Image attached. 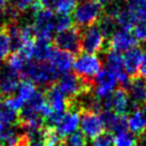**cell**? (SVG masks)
<instances>
[{"label":"cell","mask_w":146,"mask_h":146,"mask_svg":"<svg viewBox=\"0 0 146 146\" xmlns=\"http://www.w3.org/2000/svg\"><path fill=\"white\" fill-rule=\"evenodd\" d=\"M96 26L98 27L99 31L102 32V34L104 35L105 38H110L112 36V34L116 31L117 24H116V21H115L113 17L104 14L97 21Z\"/></svg>","instance_id":"cell-23"},{"label":"cell","mask_w":146,"mask_h":146,"mask_svg":"<svg viewBox=\"0 0 146 146\" xmlns=\"http://www.w3.org/2000/svg\"><path fill=\"white\" fill-rule=\"evenodd\" d=\"M139 76L146 80V52L145 51H144V56H143L141 65L139 67Z\"/></svg>","instance_id":"cell-36"},{"label":"cell","mask_w":146,"mask_h":146,"mask_svg":"<svg viewBox=\"0 0 146 146\" xmlns=\"http://www.w3.org/2000/svg\"><path fill=\"white\" fill-rule=\"evenodd\" d=\"M15 146H29V141H28V138H27V134L25 133L24 135L19 139V141L16 143Z\"/></svg>","instance_id":"cell-37"},{"label":"cell","mask_w":146,"mask_h":146,"mask_svg":"<svg viewBox=\"0 0 146 146\" xmlns=\"http://www.w3.org/2000/svg\"><path fill=\"white\" fill-rule=\"evenodd\" d=\"M34 0H12V5L16 9L19 13L26 11L27 9L30 8V5Z\"/></svg>","instance_id":"cell-34"},{"label":"cell","mask_w":146,"mask_h":146,"mask_svg":"<svg viewBox=\"0 0 146 146\" xmlns=\"http://www.w3.org/2000/svg\"><path fill=\"white\" fill-rule=\"evenodd\" d=\"M21 82V74L8 65H0V97L3 100L12 97Z\"/></svg>","instance_id":"cell-8"},{"label":"cell","mask_w":146,"mask_h":146,"mask_svg":"<svg viewBox=\"0 0 146 146\" xmlns=\"http://www.w3.org/2000/svg\"><path fill=\"white\" fill-rule=\"evenodd\" d=\"M2 106H3V99L0 97V108H1Z\"/></svg>","instance_id":"cell-40"},{"label":"cell","mask_w":146,"mask_h":146,"mask_svg":"<svg viewBox=\"0 0 146 146\" xmlns=\"http://www.w3.org/2000/svg\"><path fill=\"white\" fill-rule=\"evenodd\" d=\"M58 86L65 96L66 100L70 102L83 94L91 92L93 85L83 81L75 74L67 73L60 78Z\"/></svg>","instance_id":"cell-4"},{"label":"cell","mask_w":146,"mask_h":146,"mask_svg":"<svg viewBox=\"0 0 146 146\" xmlns=\"http://www.w3.org/2000/svg\"><path fill=\"white\" fill-rule=\"evenodd\" d=\"M73 67L75 75L89 84L94 85V80L102 70V61L96 54L81 53L74 60Z\"/></svg>","instance_id":"cell-2"},{"label":"cell","mask_w":146,"mask_h":146,"mask_svg":"<svg viewBox=\"0 0 146 146\" xmlns=\"http://www.w3.org/2000/svg\"><path fill=\"white\" fill-rule=\"evenodd\" d=\"M52 44L49 40L44 38H36L34 43V52L33 57L37 62H46L49 60L50 54L52 52Z\"/></svg>","instance_id":"cell-20"},{"label":"cell","mask_w":146,"mask_h":146,"mask_svg":"<svg viewBox=\"0 0 146 146\" xmlns=\"http://www.w3.org/2000/svg\"><path fill=\"white\" fill-rule=\"evenodd\" d=\"M17 123V112L4 105L0 108V125H13Z\"/></svg>","instance_id":"cell-27"},{"label":"cell","mask_w":146,"mask_h":146,"mask_svg":"<svg viewBox=\"0 0 146 146\" xmlns=\"http://www.w3.org/2000/svg\"><path fill=\"white\" fill-rule=\"evenodd\" d=\"M41 2L42 7L46 10H49V11H52V10H56L58 7V3L60 0H38Z\"/></svg>","instance_id":"cell-35"},{"label":"cell","mask_w":146,"mask_h":146,"mask_svg":"<svg viewBox=\"0 0 146 146\" xmlns=\"http://www.w3.org/2000/svg\"><path fill=\"white\" fill-rule=\"evenodd\" d=\"M56 16L52 11L42 9L41 11L33 14L32 28L36 38H44L51 41L52 32L54 31Z\"/></svg>","instance_id":"cell-6"},{"label":"cell","mask_w":146,"mask_h":146,"mask_svg":"<svg viewBox=\"0 0 146 146\" xmlns=\"http://www.w3.org/2000/svg\"><path fill=\"white\" fill-rule=\"evenodd\" d=\"M105 37L96 25L81 30V50L85 53L95 54L105 48Z\"/></svg>","instance_id":"cell-9"},{"label":"cell","mask_w":146,"mask_h":146,"mask_svg":"<svg viewBox=\"0 0 146 146\" xmlns=\"http://www.w3.org/2000/svg\"><path fill=\"white\" fill-rule=\"evenodd\" d=\"M114 19L116 21L117 26H119L122 30H126V31H131L134 27V24H135L129 12L127 11V9L124 8L119 11V13L115 16Z\"/></svg>","instance_id":"cell-24"},{"label":"cell","mask_w":146,"mask_h":146,"mask_svg":"<svg viewBox=\"0 0 146 146\" xmlns=\"http://www.w3.org/2000/svg\"><path fill=\"white\" fill-rule=\"evenodd\" d=\"M4 104H5V106H7L8 108H10L11 110L17 112V111H19V110L23 108L24 100H23L19 96H18V97H17V96H12V97L7 98V99L4 100Z\"/></svg>","instance_id":"cell-32"},{"label":"cell","mask_w":146,"mask_h":146,"mask_svg":"<svg viewBox=\"0 0 146 146\" xmlns=\"http://www.w3.org/2000/svg\"><path fill=\"white\" fill-rule=\"evenodd\" d=\"M94 84H95L94 95L98 99H105L109 97L110 95H112L114 92V89L117 84L116 76L108 69H102L95 78Z\"/></svg>","instance_id":"cell-12"},{"label":"cell","mask_w":146,"mask_h":146,"mask_svg":"<svg viewBox=\"0 0 146 146\" xmlns=\"http://www.w3.org/2000/svg\"><path fill=\"white\" fill-rule=\"evenodd\" d=\"M48 62L52 65L60 76H63L70 70L74 63V56L59 49H52Z\"/></svg>","instance_id":"cell-17"},{"label":"cell","mask_w":146,"mask_h":146,"mask_svg":"<svg viewBox=\"0 0 146 146\" xmlns=\"http://www.w3.org/2000/svg\"><path fill=\"white\" fill-rule=\"evenodd\" d=\"M80 114L81 112L76 110H68L65 112L61 121L54 127L56 132L61 140L77 131L80 124Z\"/></svg>","instance_id":"cell-14"},{"label":"cell","mask_w":146,"mask_h":146,"mask_svg":"<svg viewBox=\"0 0 146 146\" xmlns=\"http://www.w3.org/2000/svg\"><path fill=\"white\" fill-rule=\"evenodd\" d=\"M0 146H3V145H1V144H0Z\"/></svg>","instance_id":"cell-42"},{"label":"cell","mask_w":146,"mask_h":146,"mask_svg":"<svg viewBox=\"0 0 146 146\" xmlns=\"http://www.w3.org/2000/svg\"><path fill=\"white\" fill-rule=\"evenodd\" d=\"M95 1H97L98 3H100V4L102 3L107 4V3H109V2H111V0H95Z\"/></svg>","instance_id":"cell-39"},{"label":"cell","mask_w":146,"mask_h":146,"mask_svg":"<svg viewBox=\"0 0 146 146\" xmlns=\"http://www.w3.org/2000/svg\"><path fill=\"white\" fill-rule=\"evenodd\" d=\"M128 129L135 135H142L146 131V106L131 111L129 117L127 118Z\"/></svg>","instance_id":"cell-19"},{"label":"cell","mask_w":146,"mask_h":146,"mask_svg":"<svg viewBox=\"0 0 146 146\" xmlns=\"http://www.w3.org/2000/svg\"><path fill=\"white\" fill-rule=\"evenodd\" d=\"M7 65L16 72H21L25 66V60L18 53H11L7 59Z\"/></svg>","instance_id":"cell-30"},{"label":"cell","mask_w":146,"mask_h":146,"mask_svg":"<svg viewBox=\"0 0 146 146\" xmlns=\"http://www.w3.org/2000/svg\"><path fill=\"white\" fill-rule=\"evenodd\" d=\"M80 127H81V133L90 140H94L105 131V125L102 123L100 115L88 111L81 112Z\"/></svg>","instance_id":"cell-10"},{"label":"cell","mask_w":146,"mask_h":146,"mask_svg":"<svg viewBox=\"0 0 146 146\" xmlns=\"http://www.w3.org/2000/svg\"><path fill=\"white\" fill-rule=\"evenodd\" d=\"M99 115L105 125V129H108L110 132H114L117 134L121 132H125L128 129V123H127L126 116L117 115L111 110L102 111Z\"/></svg>","instance_id":"cell-15"},{"label":"cell","mask_w":146,"mask_h":146,"mask_svg":"<svg viewBox=\"0 0 146 146\" xmlns=\"http://www.w3.org/2000/svg\"><path fill=\"white\" fill-rule=\"evenodd\" d=\"M113 137L110 132H104L97 138L92 140V146H112Z\"/></svg>","instance_id":"cell-31"},{"label":"cell","mask_w":146,"mask_h":146,"mask_svg":"<svg viewBox=\"0 0 146 146\" xmlns=\"http://www.w3.org/2000/svg\"><path fill=\"white\" fill-rule=\"evenodd\" d=\"M102 107L104 110H111L117 115L123 116H126V114L130 112L131 109H133L127 91L122 88L115 90L112 95L105 98L102 100Z\"/></svg>","instance_id":"cell-7"},{"label":"cell","mask_w":146,"mask_h":146,"mask_svg":"<svg viewBox=\"0 0 146 146\" xmlns=\"http://www.w3.org/2000/svg\"><path fill=\"white\" fill-rule=\"evenodd\" d=\"M77 1V0H76ZM78 1H80V2H82V1H85V0H78Z\"/></svg>","instance_id":"cell-41"},{"label":"cell","mask_w":146,"mask_h":146,"mask_svg":"<svg viewBox=\"0 0 146 146\" xmlns=\"http://www.w3.org/2000/svg\"><path fill=\"white\" fill-rule=\"evenodd\" d=\"M19 97L25 102H28L30 98L32 97L33 95L36 92V86L33 83L32 81L30 80H27V79H23L19 84Z\"/></svg>","instance_id":"cell-26"},{"label":"cell","mask_w":146,"mask_h":146,"mask_svg":"<svg viewBox=\"0 0 146 146\" xmlns=\"http://www.w3.org/2000/svg\"><path fill=\"white\" fill-rule=\"evenodd\" d=\"M104 13L102 4L95 0H85L76 5L74 11V21L78 27L86 28L95 25Z\"/></svg>","instance_id":"cell-3"},{"label":"cell","mask_w":146,"mask_h":146,"mask_svg":"<svg viewBox=\"0 0 146 146\" xmlns=\"http://www.w3.org/2000/svg\"><path fill=\"white\" fill-rule=\"evenodd\" d=\"M44 93L45 96H46V100H47L48 105L50 106V108L52 109L53 112L64 114L67 111L66 98L62 94L59 86L56 83L48 86V88H46Z\"/></svg>","instance_id":"cell-16"},{"label":"cell","mask_w":146,"mask_h":146,"mask_svg":"<svg viewBox=\"0 0 146 146\" xmlns=\"http://www.w3.org/2000/svg\"><path fill=\"white\" fill-rule=\"evenodd\" d=\"M135 24L146 21V0H131L127 7Z\"/></svg>","instance_id":"cell-22"},{"label":"cell","mask_w":146,"mask_h":146,"mask_svg":"<svg viewBox=\"0 0 146 146\" xmlns=\"http://www.w3.org/2000/svg\"><path fill=\"white\" fill-rule=\"evenodd\" d=\"M105 64L106 69L113 73L115 76L119 72L124 70L123 68V56L117 51L106 49L105 51Z\"/></svg>","instance_id":"cell-21"},{"label":"cell","mask_w":146,"mask_h":146,"mask_svg":"<svg viewBox=\"0 0 146 146\" xmlns=\"http://www.w3.org/2000/svg\"><path fill=\"white\" fill-rule=\"evenodd\" d=\"M143 56H144L143 49L138 46L130 49L129 51L125 52V54L123 56V68L130 77L137 76Z\"/></svg>","instance_id":"cell-18"},{"label":"cell","mask_w":146,"mask_h":146,"mask_svg":"<svg viewBox=\"0 0 146 146\" xmlns=\"http://www.w3.org/2000/svg\"><path fill=\"white\" fill-rule=\"evenodd\" d=\"M133 35L138 41L146 43V21L138 23L133 27Z\"/></svg>","instance_id":"cell-33"},{"label":"cell","mask_w":146,"mask_h":146,"mask_svg":"<svg viewBox=\"0 0 146 146\" xmlns=\"http://www.w3.org/2000/svg\"><path fill=\"white\" fill-rule=\"evenodd\" d=\"M52 44L56 48L70 54H77L81 51V30L77 27L58 33Z\"/></svg>","instance_id":"cell-5"},{"label":"cell","mask_w":146,"mask_h":146,"mask_svg":"<svg viewBox=\"0 0 146 146\" xmlns=\"http://www.w3.org/2000/svg\"><path fill=\"white\" fill-rule=\"evenodd\" d=\"M113 146H138V140L131 132L125 131L115 134L113 138Z\"/></svg>","instance_id":"cell-25"},{"label":"cell","mask_w":146,"mask_h":146,"mask_svg":"<svg viewBox=\"0 0 146 146\" xmlns=\"http://www.w3.org/2000/svg\"><path fill=\"white\" fill-rule=\"evenodd\" d=\"M129 95L133 109L142 108L146 105V80L140 76L130 78L128 88L126 89Z\"/></svg>","instance_id":"cell-13"},{"label":"cell","mask_w":146,"mask_h":146,"mask_svg":"<svg viewBox=\"0 0 146 146\" xmlns=\"http://www.w3.org/2000/svg\"><path fill=\"white\" fill-rule=\"evenodd\" d=\"M76 9V0H60L56 11L59 15H69Z\"/></svg>","instance_id":"cell-29"},{"label":"cell","mask_w":146,"mask_h":146,"mask_svg":"<svg viewBox=\"0 0 146 146\" xmlns=\"http://www.w3.org/2000/svg\"><path fill=\"white\" fill-rule=\"evenodd\" d=\"M74 27V19L70 17V15H59L56 17L54 21V30L58 33L66 31L68 29Z\"/></svg>","instance_id":"cell-28"},{"label":"cell","mask_w":146,"mask_h":146,"mask_svg":"<svg viewBox=\"0 0 146 146\" xmlns=\"http://www.w3.org/2000/svg\"><path fill=\"white\" fill-rule=\"evenodd\" d=\"M23 77L36 84L45 85L46 88H48L54 84L60 75L48 61H29L21 70V78Z\"/></svg>","instance_id":"cell-1"},{"label":"cell","mask_w":146,"mask_h":146,"mask_svg":"<svg viewBox=\"0 0 146 146\" xmlns=\"http://www.w3.org/2000/svg\"><path fill=\"white\" fill-rule=\"evenodd\" d=\"M138 40L134 37L133 33L131 31L126 30H116L112 34V36L109 38V42L107 43V48L110 50H114L117 52H127L130 49L138 46Z\"/></svg>","instance_id":"cell-11"},{"label":"cell","mask_w":146,"mask_h":146,"mask_svg":"<svg viewBox=\"0 0 146 146\" xmlns=\"http://www.w3.org/2000/svg\"><path fill=\"white\" fill-rule=\"evenodd\" d=\"M8 4V0H0V10L3 9Z\"/></svg>","instance_id":"cell-38"}]
</instances>
